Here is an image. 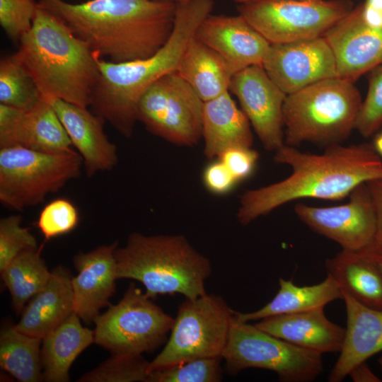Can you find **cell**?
Wrapping results in <instances>:
<instances>
[{
    "label": "cell",
    "instance_id": "cell-1",
    "mask_svg": "<svg viewBox=\"0 0 382 382\" xmlns=\"http://www.w3.org/2000/svg\"><path fill=\"white\" fill-rule=\"evenodd\" d=\"M274 161L289 166L291 173L241 196L236 216L243 226L291 201L338 200L359 185L382 178V161L369 144H332L322 154L304 153L284 144L275 151Z\"/></svg>",
    "mask_w": 382,
    "mask_h": 382
},
{
    "label": "cell",
    "instance_id": "cell-2",
    "mask_svg": "<svg viewBox=\"0 0 382 382\" xmlns=\"http://www.w3.org/2000/svg\"><path fill=\"white\" fill-rule=\"evenodd\" d=\"M100 59L112 62L155 54L173 32L177 4L156 0H37Z\"/></svg>",
    "mask_w": 382,
    "mask_h": 382
},
{
    "label": "cell",
    "instance_id": "cell-3",
    "mask_svg": "<svg viewBox=\"0 0 382 382\" xmlns=\"http://www.w3.org/2000/svg\"><path fill=\"white\" fill-rule=\"evenodd\" d=\"M213 7L214 0H190L177 4L170 37L149 57L125 62L99 58L100 76L90 105L92 112L121 135L130 137L138 121L141 96L159 79L177 71L199 25L211 14Z\"/></svg>",
    "mask_w": 382,
    "mask_h": 382
},
{
    "label": "cell",
    "instance_id": "cell-4",
    "mask_svg": "<svg viewBox=\"0 0 382 382\" xmlns=\"http://www.w3.org/2000/svg\"><path fill=\"white\" fill-rule=\"evenodd\" d=\"M15 53L43 98L91 105L99 57L57 16L38 5L30 29Z\"/></svg>",
    "mask_w": 382,
    "mask_h": 382
},
{
    "label": "cell",
    "instance_id": "cell-5",
    "mask_svg": "<svg viewBox=\"0 0 382 382\" xmlns=\"http://www.w3.org/2000/svg\"><path fill=\"white\" fill-rule=\"evenodd\" d=\"M115 256L117 279L141 282L151 299L175 294L195 299L207 293L211 262L183 235L134 232L122 248H116Z\"/></svg>",
    "mask_w": 382,
    "mask_h": 382
},
{
    "label": "cell",
    "instance_id": "cell-6",
    "mask_svg": "<svg viewBox=\"0 0 382 382\" xmlns=\"http://www.w3.org/2000/svg\"><path fill=\"white\" fill-rule=\"evenodd\" d=\"M361 102L354 83L339 76L287 95L283 106L284 144H340L354 129Z\"/></svg>",
    "mask_w": 382,
    "mask_h": 382
},
{
    "label": "cell",
    "instance_id": "cell-7",
    "mask_svg": "<svg viewBox=\"0 0 382 382\" xmlns=\"http://www.w3.org/2000/svg\"><path fill=\"white\" fill-rule=\"evenodd\" d=\"M81 156L51 154L20 146L0 148V201L16 211L37 205L49 194L79 178Z\"/></svg>",
    "mask_w": 382,
    "mask_h": 382
},
{
    "label": "cell",
    "instance_id": "cell-8",
    "mask_svg": "<svg viewBox=\"0 0 382 382\" xmlns=\"http://www.w3.org/2000/svg\"><path fill=\"white\" fill-rule=\"evenodd\" d=\"M233 311L214 294L185 299L178 306L166 345L149 361L148 373L196 359L221 357Z\"/></svg>",
    "mask_w": 382,
    "mask_h": 382
},
{
    "label": "cell",
    "instance_id": "cell-9",
    "mask_svg": "<svg viewBox=\"0 0 382 382\" xmlns=\"http://www.w3.org/2000/svg\"><path fill=\"white\" fill-rule=\"evenodd\" d=\"M322 355L241 321L233 311L221 358L231 374L256 368L275 372L283 382H309L323 372Z\"/></svg>",
    "mask_w": 382,
    "mask_h": 382
},
{
    "label": "cell",
    "instance_id": "cell-10",
    "mask_svg": "<svg viewBox=\"0 0 382 382\" xmlns=\"http://www.w3.org/2000/svg\"><path fill=\"white\" fill-rule=\"evenodd\" d=\"M93 323L94 343L112 354L142 355L164 343L174 318L131 284L120 301Z\"/></svg>",
    "mask_w": 382,
    "mask_h": 382
},
{
    "label": "cell",
    "instance_id": "cell-11",
    "mask_svg": "<svg viewBox=\"0 0 382 382\" xmlns=\"http://www.w3.org/2000/svg\"><path fill=\"white\" fill-rule=\"evenodd\" d=\"M353 6L349 0H253L238 13L270 45L324 36Z\"/></svg>",
    "mask_w": 382,
    "mask_h": 382
},
{
    "label": "cell",
    "instance_id": "cell-12",
    "mask_svg": "<svg viewBox=\"0 0 382 382\" xmlns=\"http://www.w3.org/2000/svg\"><path fill=\"white\" fill-rule=\"evenodd\" d=\"M204 103L175 71L159 79L143 94L137 119L151 134L178 146H192L202 138Z\"/></svg>",
    "mask_w": 382,
    "mask_h": 382
},
{
    "label": "cell",
    "instance_id": "cell-13",
    "mask_svg": "<svg viewBox=\"0 0 382 382\" xmlns=\"http://www.w3.org/2000/svg\"><path fill=\"white\" fill-rule=\"evenodd\" d=\"M347 203L326 207L299 203L294 212L317 233L339 244L342 249L361 250L376 241V219L366 183L349 194Z\"/></svg>",
    "mask_w": 382,
    "mask_h": 382
},
{
    "label": "cell",
    "instance_id": "cell-14",
    "mask_svg": "<svg viewBox=\"0 0 382 382\" xmlns=\"http://www.w3.org/2000/svg\"><path fill=\"white\" fill-rule=\"evenodd\" d=\"M229 92L238 98L266 150L275 151L284 144L283 106L287 95L262 65L250 66L235 73Z\"/></svg>",
    "mask_w": 382,
    "mask_h": 382
},
{
    "label": "cell",
    "instance_id": "cell-15",
    "mask_svg": "<svg viewBox=\"0 0 382 382\" xmlns=\"http://www.w3.org/2000/svg\"><path fill=\"white\" fill-rule=\"evenodd\" d=\"M262 66L286 95L338 76L333 52L323 36L271 45Z\"/></svg>",
    "mask_w": 382,
    "mask_h": 382
},
{
    "label": "cell",
    "instance_id": "cell-16",
    "mask_svg": "<svg viewBox=\"0 0 382 382\" xmlns=\"http://www.w3.org/2000/svg\"><path fill=\"white\" fill-rule=\"evenodd\" d=\"M11 146L51 154L77 152L57 113L43 98L28 110L0 103V148Z\"/></svg>",
    "mask_w": 382,
    "mask_h": 382
},
{
    "label": "cell",
    "instance_id": "cell-17",
    "mask_svg": "<svg viewBox=\"0 0 382 382\" xmlns=\"http://www.w3.org/2000/svg\"><path fill=\"white\" fill-rule=\"evenodd\" d=\"M335 59L339 77L354 82L382 65V27L367 24L358 6L331 27L323 36Z\"/></svg>",
    "mask_w": 382,
    "mask_h": 382
},
{
    "label": "cell",
    "instance_id": "cell-18",
    "mask_svg": "<svg viewBox=\"0 0 382 382\" xmlns=\"http://www.w3.org/2000/svg\"><path fill=\"white\" fill-rule=\"evenodd\" d=\"M195 37L220 54L234 73L262 66L271 45L239 14H209L199 25Z\"/></svg>",
    "mask_w": 382,
    "mask_h": 382
},
{
    "label": "cell",
    "instance_id": "cell-19",
    "mask_svg": "<svg viewBox=\"0 0 382 382\" xmlns=\"http://www.w3.org/2000/svg\"><path fill=\"white\" fill-rule=\"evenodd\" d=\"M118 243L80 252L73 259L78 274L72 277L74 312L86 323H93L115 291Z\"/></svg>",
    "mask_w": 382,
    "mask_h": 382
},
{
    "label": "cell",
    "instance_id": "cell-20",
    "mask_svg": "<svg viewBox=\"0 0 382 382\" xmlns=\"http://www.w3.org/2000/svg\"><path fill=\"white\" fill-rule=\"evenodd\" d=\"M63 125L74 149L82 158L86 174L92 177L117 165L116 146L106 136L105 120L88 108L58 98H44Z\"/></svg>",
    "mask_w": 382,
    "mask_h": 382
},
{
    "label": "cell",
    "instance_id": "cell-21",
    "mask_svg": "<svg viewBox=\"0 0 382 382\" xmlns=\"http://www.w3.org/2000/svg\"><path fill=\"white\" fill-rule=\"evenodd\" d=\"M347 313V328L340 356L329 382H340L357 365L382 351V311L361 304L342 290Z\"/></svg>",
    "mask_w": 382,
    "mask_h": 382
},
{
    "label": "cell",
    "instance_id": "cell-22",
    "mask_svg": "<svg viewBox=\"0 0 382 382\" xmlns=\"http://www.w3.org/2000/svg\"><path fill=\"white\" fill-rule=\"evenodd\" d=\"M254 324L295 346L321 354L340 352L345 336V328L330 321L324 308L272 316Z\"/></svg>",
    "mask_w": 382,
    "mask_h": 382
},
{
    "label": "cell",
    "instance_id": "cell-23",
    "mask_svg": "<svg viewBox=\"0 0 382 382\" xmlns=\"http://www.w3.org/2000/svg\"><path fill=\"white\" fill-rule=\"evenodd\" d=\"M72 277L67 268L56 267L46 286L23 308L16 328L43 339L65 321L74 313Z\"/></svg>",
    "mask_w": 382,
    "mask_h": 382
},
{
    "label": "cell",
    "instance_id": "cell-24",
    "mask_svg": "<svg viewBox=\"0 0 382 382\" xmlns=\"http://www.w3.org/2000/svg\"><path fill=\"white\" fill-rule=\"evenodd\" d=\"M250 123L228 91L204 102L202 119L204 154L209 159L218 158L226 150L238 146L252 147Z\"/></svg>",
    "mask_w": 382,
    "mask_h": 382
},
{
    "label": "cell",
    "instance_id": "cell-25",
    "mask_svg": "<svg viewBox=\"0 0 382 382\" xmlns=\"http://www.w3.org/2000/svg\"><path fill=\"white\" fill-rule=\"evenodd\" d=\"M177 73L204 102L229 91L235 74L220 54L195 36L183 55Z\"/></svg>",
    "mask_w": 382,
    "mask_h": 382
},
{
    "label": "cell",
    "instance_id": "cell-26",
    "mask_svg": "<svg viewBox=\"0 0 382 382\" xmlns=\"http://www.w3.org/2000/svg\"><path fill=\"white\" fill-rule=\"evenodd\" d=\"M80 320L74 312L42 339V381H69V369L73 362L84 349L94 343V330L82 326Z\"/></svg>",
    "mask_w": 382,
    "mask_h": 382
},
{
    "label": "cell",
    "instance_id": "cell-27",
    "mask_svg": "<svg viewBox=\"0 0 382 382\" xmlns=\"http://www.w3.org/2000/svg\"><path fill=\"white\" fill-rule=\"evenodd\" d=\"M279 289L274 297L261 308L248 313L234 311L243 322L260 320L286 314L298 313L324 308L337 299L342 300V292L337 282L329 274L321 282L310 286H297L291 280L279 279Z\"/></svg>",
    "mask_w": 382,
    "mask_h": 382
},
{
    "label": "cell",
    "instance_id": "cell-28",
    "mask_svg": "<svg viewBox=\"0 0 382 382\" xmlns=\"http://www.w3.org/2000/svg\"><path fill=\"white\" fill-rule=\"evenodd\" d=\"M328 274L356 301L382 311V277L361 251L343 250L325 261Z\"/></svg>",
    "mask_w": 382,
    "mask_h": 382
},
{
    "label": "cell",
    "instance_id": "cell-29",
    "mask_svg": "<svg viewBox=\"0 0 382 382\" xmlns=\"http://www.w3.org/2000/svg\"><path fill=\"white\" fill-rule=\"evenodd\" d=\"M42 339L23 333L6 324L0 332V366L21 382L42 381Z\"/></svg>",
    "mask_w": 382,
    "mask_h": 382
},
{
    "label": "cell",
    "instance_id": "cell-30",
    "mask_svg": "<svg viewBox=\"0 0 382 382\" xmlns=\"http://www.w3.org/2000/svg\"><path fill=\"white\" fill-rule=\"evenodd\" d=\"M41 250L40 247L21 253L1 271L17 314L22 313L25 303L46 286L51 277Z\"/></svg>",
    "mask_w": 382,
    "mask_h": 382
},
{
    "label": "cell",
    "instance_id": "cell-31",
    "mask_svg": "<svg viewBox=\"0 0 382 382\" xmlns=\"http://www.w3.org/2000/svg\"><path fill=\"white\" fill-rule=\"evenodd\" d=\"M42 98L26 68L15 54L0 61V103L28 110Z\"/></svg>",
    "mask_w": 382,
    "mask_h": 382
},
{
    "label": "cell",
    "instance_id": "cell-32",
    "mask_svg": "<svg viewBox=\"0 0 382 382\" xmlns=\"http://www.w3.org/2000/svg\"><path fill=\"white\" fill-rule=\"evenodd\" d=\"M149 361L142 355L112 354L78 382H148Z\"/></svg>",
    "mask_w": 382,
    "mask_h": 382
},
{
    "label": "cell",
    "instance_id": "cell-33",
    "mask_svg": "<svg viewBox=\"0 0 382 382\" xmlns=\"http://www.w3.org/2000/svg\"><path fill=\"white\" fill-rule=\"evenodd\" d=\"M221 357L200 358L149 372L148 382H219Z\"/></svg>",
    "mask_w": 382,
    "mask_h": 382
},
{
    "label": "cell",
    "instance_id": "cell-34",
    "mask_svg": "<svg viewBox=\"0 0 382 382\" xmlns=\"http://www.w3.org/2000/svg\"><path fill=\"white\" fill-rule=\"evenodd\" d=\"M21 224L18 214L0 219V272L21 253L39 248L35 237Z\"/></svg>",
    "mask_w": 382,
    "mask_h": 382
},
{
    "label": "cell",
    "instance_id": "cell-35",
    "mask_svg": "<svg viewBox=\"0 0 382 382\" xmlns=\"http://www.w3.org/2000/svg\"><path fill=\"white\" fill-rule=\"evenodd\" d=\"M79 221L76 206L69 199L58 198L46 204L40 213L37 227L49 241L74 230Z\"/></svg>",
    "mask_w": 382,
    "mask_h": 382
},
{
    "label": "cell",
    "instance_id": "cell-36",
    "mask_svg": "<svg viewBox=\"0 0 382 382\" xmlns=\"http://www.w3.org/2000/svg\"><path fill=\"white\" fill-rule=\"evenodd\" d=\"M382 126V65L371 71L366 96L360 105L354 129L369 137Z\"/></svg>",
    "mask_w": 382,
    "mask_h": 382
},
{
    "label": "cell",
    "instance_id": "cell-37",
    "mask_svg": "<svg viewBox=\"0 0 382 382\" xmlns=\"http://www.w3.org/2000/svg\"><path fill=\"white\" fill-rule=\"evenodd\" d=\"M37 8L36 0H0V24L11 40L19 42L30 29Z\"/></svg>",
    "mask_w": 382,
    "mask_h": 382
},
{
    "label": "cell",
    "instance_id": "cell-38",
    "mask_svg": "<svg viewBox=\"0 0 382 382\" xmlns=\"http://www.w3.org/2000/svg\"><path fill=\"white\" fill-rule=\"evenodd\" d=\"M258 158V153L251 147L238 146L226 150L217 158L224 163L239 182L252 174Z\"/></svg>",
    "mask_w": 382,
    "mask_h": 382
},
{
    "label": "cell",
    "instance_id": "cell-39",
    "mask_svg": "<svg viewBox=\"0 0 382 382\" xmlns=\"http://www.w3.org/2000/svg\"><path fill=\"white\" fill-rule=\"evenodd\" d=\"M202 179L207 189L216 195H224L229 192L238 183L230 170L219 158L206 166Z\"/></svg>",
    "mask_w": 382,
    "mask_h": 382
},
{
    "label": "cell",
    "instance_id": "cell-40",
    "mask_svg": "<svg viewBox=\"0 0 382 382\" xmlns=\"http://www.w3.org/2000/svg\"><path fill=\"white\" fill-rule=\"evenodd\" d=\"M376 219V242L382 245V178L366 183Z\"/></svg>",
    "mask_w": 382,
    "mask_h": 382
},
{
    "label": "cell",
    "instance_id": "cell-41",
    "mask_svg": "<svg viewBox=\"0 0 382 382\" xmlns=\"http://www.w3.org/2000/svg\"><path fill=\"white\" fill-rule=\"evenodd\" d=\"M358 6L362 18L367 24L382 27V0H365Z\"/></svg>",
    "mask_w": 382,
    "mask_h": 382
},
{
    "label": "cell",
    "instance_id": "cell-42",
    "mask_svg": "<svg viewBox=\"0 0 382 382\" xmlns=\"http://www.w3.org/2000/svg\"><path fill=\"white\" fill-rule=\"evenodd\" d=\"M354 382H380L379 378L371 371L365 362L354 366L349 373Z\"/></svg>",
    "mask_w": 382,
    "mask_h": 382
},
{
    "label": "cell",
    "instance_id": "cell-43",
    "mask_svg": "<svg viewBox=\"0 0 382 382\" xmlns=\"http://www.w3.org/2000/svg\"><path fill=\"white\" fill-rule=\"evenodd\" d=\"M361 251L374 263L382 277V245L374 241Z\"/></svg>",
    "mask_w": 382,
    "mask_h": 382
},
{
    "label": "cell",
    "instance_id": "cell-44",
    "mask_svg": "<svg viewBox=\"0 0 382 382\" xmlns=\"http://www.w3.org/2000/svg\"><path fill=\"white\" fill-rule=\"evenodd\" d=\"M372 145L378 155L382 157V132L375 137Z\"/></svg>",
    "mask_w": 382,
    "mask_h": 382
},
{
    "label": "cell",
    "instance_id": "cell-45",
    "mask_svg": "<svg viewBox=\"0 0 382 382\" xmlns=\"http://www.w3.org/2000/svg\"><path fill=\"white\" fill-rule=\"evenodd\" d=\"M156 1H167V2L173 3L175 4H180L187 2L190 0H156Z\"/></svg>",
    "mask_w": 382,
    "mask_h": 382
},
{
    "label": "cell",
    "instance_id": "cell-46",
    "mask_svg": "<svg viewBox=\"0 0 382 382\" xmlns=\"http://www.w3.org/2000/svg\"><path fill=\"white\" fill-rule=\"evenodd\" d=\"M232 1L241 4H243V3H245V2H248V1H253V0H232Z\"/></svg>",
    "mask_w": 382,
    "mask_h": 382
},
{
    "label": "cell",
    "instance_id": "cell-47",
    "mask_svg": "<svg viewBox=\"0 0 382 382\" xmlns=\"http://www.w3.org/2000/svg\"><path fill=\"white\" fill-rule=\"evenodd\" d=\"M378 362H379V364H380V366H381V369L382 371V355L380 357V359H378Z\"/></svg>",
    "mask_w": 382,
    "mask_h": 382
}]
</instances>
